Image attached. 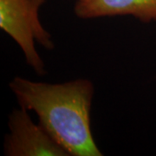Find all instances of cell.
Returning a JSON list of instances; mask_svg holds the SVG:
<instances>
[{
	"mask_svg": "<svg viewBox=\"0 0 156 156\" xmlns=\"http://www.w3.org/2000/svg\"><path fill=\"white\" fill-rule=\"evenodd\" d=\"M9 87L19 107L34 112L39 123L69 155H103L91 130L95 86L90 80L49 83L16 76Z\"/></svg>",
	"mask_w": 156,
	"mask_h": 156,
	"instance_id": "cell-1",
	"label": "cell"
},
{
	"mask_svg": "<svg viewBox=\"0 0 156 156\" xmlns=\"http://www.w3.org/2000/svg\"><path fill=\"white\" fill-rule=\"evenodd\" d=\"M74 12L81 19L131 16L148 23L156 21V0H78Z\"/></svg>",
	"mask_w": 156,
	"mask_h": 156,
	"instance_id": "cell-4",
	"label": "cell"
},
{
	"mask_svg": "<svg viewBox=\"0 0 156 156\" xmlns=\"http://www.w3.org/2000/svg\"><path fill=\"white\" fill-rule=\"evenodd\" d=\"M46 0H0V29L21 49L26 63L37 75L46 74L36 44L55 49L52 35L42 24L39 11Z\"/></svg>",
	"mask_w": 156,
	"mask_h": 156,
	"instance_id": "cell-2",
	"label": "cell"
},
{
	"mask_svg": "<svg viewBox=\"0 0 156 156\" xmlns=\"http://www.w3.org/2000/svg\"><path fill=\"white\" fill-rule=\"evenodd\" d=\"M76 1H78V0H76Z\"/></svg>",
	"mask_w": 156,
	"mask_h": 156,
	"instance_id": "cell-5",
	"label": "cell"
},
{
	"mask_svg": "<svg viewBox=\"0 0 156 156\" xmlns=\"http://www.w3.org/2000/svg\"><path fill=\"white\" fill-rule=\"evenodd\" d=\"M30 112L21 107L9 115L5 135L6 156H69L40 123H35Z\"/></svg>",
	"mask_w": 156,
	"mask_h": 156,
	"instance_id": "cell-3",
	"label": "cell"
}]
</instances>
